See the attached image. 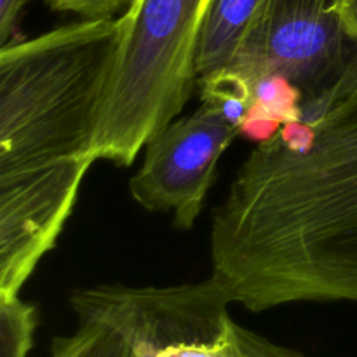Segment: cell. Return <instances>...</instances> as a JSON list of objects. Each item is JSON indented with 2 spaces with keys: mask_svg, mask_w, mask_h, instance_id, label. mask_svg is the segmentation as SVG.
Masks as SVG:
<instances>
[{
  "mask_svg": "<svg viewBox=\"0 0 357 357\" xmlns=\"http://www.w3.org/2000/svg\"><path fill=\"white\" fill-rule=\"evenodd\" d=\"M211 278L251 312L357 303V87L255 146L213 211Z\"/></svg>",
  "mask_w": 357,
  "mask_h": 357,
  "instance_id": "cell-1",
  "label": "cell"
},
{
  "mask_svg": "<svg viewBox=\"0 0 357 357\" xmlns=\"http://www.w3.org/2000/svg\"><path fill=\"white\" fill-rule=\"evenodd\" d=\"M124 21L80 20L0 49V295H17L75 206Z\"/></svg>",
  "mask_w": 357,
  "mask_h": 357,
  "instance_id": "cell-2",
  "label": "cell"
},
{
  "mask_svg": "<svg viewBox=\"0 0 357 357\" xmlns=\"http://www.w3.org/2000/svg\"><path fill=\"white\" fill-rule=\"evenodd\" d=\"M213 0H136L101 107L94 159L128 167L197 87L195 58Z\"/></svg>",
  "mask_w": 357,
  "mask_h": 357,
  "instance_id": "cell-3",
  "label": "cell"
},
{
  "mask_svg": "<svg viewBox=\"0 0 357 357\" xmlns=\"http://www.w3.org/2000/svg\"><path fill=\"white\" fill-rule=\"evenodd\" d=\"M223 73L253 96L284 82L310 121L357 87V0H265L239 56Z\"/></svg>",
  "mask_w": 357,
  "mask_h": 357,
  "instance_id": "cell-4",
  "label": "cell"
},
{
  "mask_svg": "<svg viewBox=\"0 0 357 357\" xmlns=\"http://www.w3.org/2000/svg\"><path fill=\"white\" fill-rule=\"evenodd\" d=\"M230 303L211 275L171 286L100 284L70 295L79 321L114 328L132 357H244Z\"/></svg>",
  "mask_w": 357,
  "mask_h": 357,
  "instance_id": "cell-5",
  "label": "cell"
},
{
  "mask_svg": "<svg viewBox=\"0 0 357 357\" xmlns=\"http://www.w3.org/2000/svg\"><path fill=\"white\" fill-rule=\"evenodd\" d=\"M241 136V126L215 101L176 119L145 145L143 164L129 180L131 197L146 211L173 213L190 230L216 178L220 157Z\"/></svg>",
  "mask_w": 357,
  "mask_h": 357,
  "instance_id": "cell-6",
  "label": "cell"
},
{
  "mask_svg": "<svg viewBox=\"0 0 357 357\" xmlns=\"http://www.w3.org/2000/svg\"><path fill=\"white\" fill-rule=\"evenodd\" d=\"M264 2L265 0H213L199 38L195 58L197 86L234 65Z\"/></svg>",
  "mask_w": 357,
  "mask_h": 357,
  "instance_id": "cell-7",
  "label": "cell"
},
{
  "mask_svg": "<svg viewBox=\"0 0 357 357\" xmlns=\"http://www.w3.org/2000/svg\"><path fill=\"white\" fill-rule=\"evenodd\" d=\"M51 357H132V352L122 335L108 324L79 321L75 333L52 340Z\"/></svg>",
  "mask_w": 357,
  "mask_h": 357,
  "instance_id": "cell-8",
  "label": "cell"
},
{
  "mask_svg": "<svg viewBox=\"0 0 357 357\" xmlns=\"http://www.w3.org/2000/svg\"><path fill=\"white\" fill-rule=\"evenodd\" d=\"M38 317L17 295H0V357H28Z\"/></svg>",
  "mask_w": 357,
  "mask_h": 357,
  "instance_id": "cell-9",
  "label": "cell"
},
{
  "mask_svg": "<svg viewBox=\"0 0 357 357\" xmlns=\"http://www.w3.org/2000/svg\"><path fill=\"white\" fill-rule=\"evenodd\" d=\"M136 0H45L51 9L72 13L82 20H114L132 7Z\"/></svg>",
  "mask_w": 357,
  "mask_h": 357,
  "instance_id": "cell-10",
  "label": "cell"
},
{
  "mask_svg": "<svg viewBox=\"0 0 357 357\" xmlns=\"http://www.w3.org/2000/svg\"><path fill=\"white\" fill-rule=\"evenodd\" d=\"M239 338L244 357H309L298 351L274 344V342L267 340V338L260 337L258 333L243 326H239Z\"/></svg>",
  "mask_w": 357,
  "mask_h": 357,
  "instance_id": "cell-11",
  "label": "cell"
},
{
  "mask_svg": "<svg viewBox=\"0 0 357 357\" xmlns=\"http://www.w3.org/2000/svg\"><path fill=\"white\" fill-rule=\"evenodd\" d=\"M30 0H0V45H9L23 7Z\"/></svg>",
  "mask_w": 357,
  "mask_h": 357,
  "instance_id": "cell-12",
  "label": "cell"
},
{
  "mask_svg": "<svg viewBox=\"0 0 357 357\" xmlns=\"http://www.w3.org/2000/svg\"><path fill=\"white\" fill-rule=\"evenodd\" d=\"M132 6H135V3H132Z\"/></svg>",
  "mask_w": 357,
  "mask_h": 357,
  "instance_id": "cell-13",
  "label": "cell"
}]
</instances>
